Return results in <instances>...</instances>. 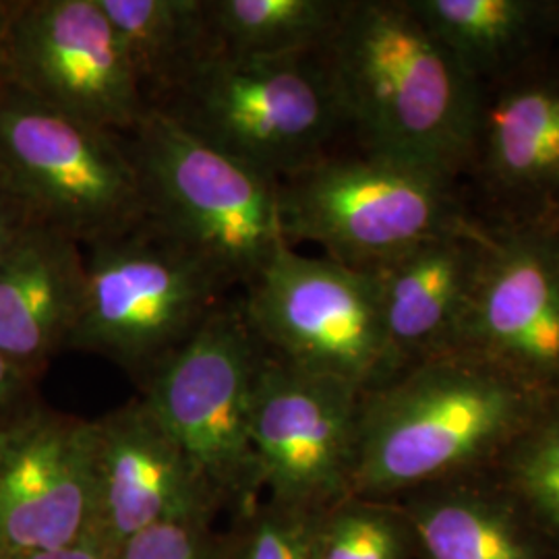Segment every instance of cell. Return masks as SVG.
<instances>
[{
	"instance_id": "obj_1",
	"label": "cell",
	"mask_w": 559,
	"mask_h": 559,
	"mask_svg": "<svg viewBox=\"0 0 559 559\" xmlns=\"http://www.w3.org/2000/svg\"><path fill=\"white\" fill-rule=\"evenodd\" d=\"M551 402L468 350L417 360L360 396L353 496L399 500L485 473Z\"/></svg>"
},
{
	"instance_id": "obj_2",
	"label": "cell",
	"mask_w": 559,
	"mask_h": 559,
	"mask_svg": "<svg viewBox=\"0 0 559 559\" xmlns=\"http://www.w3.org/2000/svg\"><path fill=\"white\" fill-rule=\"evenodd\" d=\"M353 147L462 182L480 90L408 7L348 0L321 46Z\"/></svg>"
},
{
	"instance_id": "obj_3",
	"label": "cell",
	"mask_w": 559,
	"mask_h": 559,
	"mask_svg": "<svg viewBox=\"0 0 559 559\" xmlns=\"http://www.w3.org/2000/svg\"><path fill=\"white\" fill-rule=\"evenodd\" d=\"M83 253L85 297L67 350L100 355L140 388L235 290L218 267L147 216Z\"/></svg>"
},
{
	"instance_id": "obj_4",
	"label": "cell",
	"mask_w": 559,
	"mask_h": 559,
	"mask_svg": "<svg viewBox=\"0 0 559 559\" xmlns=\"http://www.w3.org/2000/svg\"><path fill=\"white\" fill-rule=\"evenodd\" d=\"M154 110L276 185L348 140L320 50L216 55Z\"/></svg>"
},
{
	"instance_id": "obj_5",
	"label": "cell",
	"mask_w": 559,
	"mask_h": 559,
	"mask_svg": "<svg viewBox=\"0 0 559 559\" xmlns=\"http://www.w3.org/2000/svg\"><path fill=\"white\" fill-rule=\"evenodd\" d=\"M286 245L313 242L325 258L371 272L473 210L459 180L360 150L336 154L276 185Z\"/></svg>"
},
{
	"instance_id": "obj_6",
	"label": "cell",
	"mask_w": 559,
	"mask_h": 559,
	"mask_svg": "<svg viewBox=\"0 0 559 559\" xmlns=\"http://www.w3.org/2000/svg\"><path fill=\"white\" fill-rule=\"evenodd\" d=\"M145 216L195 249L235 288H247L278 251L276 182L150 110L124 138Z\"/></svg>"
},
{
	"instance_id": "obj_7",
	"label": "cell",
	"mask_w": 559,
	"mask_h": 559,
	"mask_svg": "<svg viewBox=\"0 0 559 559\" xmlns=\"http://www.w3.org/2000/svg\"><path fill=\"white\" fill-rule=\"evenodd\" d=\"M263 353L239 290L141 385V399L191 462L218 512L233 516L263 498L249 429Z\"/></svg>"
},
{
	"instance_id": "obj_8",
	"label": "cell",
	"mask_w": 559,
	"mask_h": 559,
	"mask_svg": "<svg viewBox=\"0 0 559 559\" xmlns=\"http://www.w3.org/2000/svg\"><path fill=\"white\" fill-rule=\"evenodd\" d=\"M0 185L34 221L81 247L145 218L140 173L124 138L13 83L0 90Z\"/></svg>"
},
{
	"instance_id": "obj_9",
	"label": "cell",
	"mask_w": 559,
	"mask_h": 559,
	"mask_svg": "<svg viewBox=\"0 0 559 559\" xmlns=\"http://www.w3.org/2000/svg\"><path fill=\"white\" fill-rule=\"evenodd\" d=\"M240 295L253 332L280 359L362 394L396 373L369 272L284 242Z\"/></svg>"
},
{
	"instance_id": "obj_10",
	"label": "cell",
	"mask_w": 559,
	"mask_h": 559,
	"mask_svg": "<svg viewBox=\"0 0 559 559\" xmlns=\"http://www.w3.org/2000/svg\"><path fill=\"white\" fill-rule=\"evenodd\" d=\"M362 392L263 353L251 396V445L263 498L320 514L353 496Z\"/></svg>"
},
{
	"instance_id": "obj_11",
	"label": "cell",
	"mask_w": 559,
	"mask_h": 559,
	"mask_svg": "<svg viewBox=\"0 0 559 559\" xmlns=\"http://www.w3.org/2000/svg\"><path fill=\"white\" fill-rule=\"evenodd\" d=\"M11 83L60 112L127 138L147 106L98 0H17Z\"/></svg>"
},
{
	"instance_id": "obj_12",
	"label": "cell",
	"mask_w": 559,
	"mask_h": 559,
	"mask_svg": "<svg viewBox=\"0 0 559 559\" xmlns=\"http://www.w3.org/2000/svg\"><path fill=\"white\" fill-rule=\"evenodd\" d=\"M464 180L483 221L559 228V46L480 90Z\"/></svg>"
},
{
	"instance_id": "obj_13",
	"label": "cell",
	"mask_w": 559,
	"mask_h": 559,
	"mask_svg": "<svg viewBox=\"0 0 559 559\" xmlns=\"http://www.w3.org/2000/svg\"><path fill=\"white\" fill-rule=\"evenodd\" d=\"M456 348L559 400L558 226L489 224L477 293Z\"/></svg>"
},
{
	"instance_id": "obj_14",
	"label": "cell",
	"mask_w": 559,
	"mask_h": 559,
	"mask_svg": "<svg viewBox=\"0 0 559 559\" xmlns=\"http://www.w3.org/2000/svg\"><path fill=\"white\" fill-rule=\"evenodd\" d=\"M90 420L38 402L0 431V559L94 540Z\"/></svg>"
},
{
	"instance_id": "obj_15",
	"label": "cell",
	"mask_w": 559,
	"mask_h": 559,
	"mask_svg": "<svg viewBox=\"0 0 559 559\" xmlns=\"http://www.w3.org/2000/svg\"><path fill=\"white\" fill-rule=\"evenodd\" d=\"M96 531L108 558L170 520L216 519L218 508L147 402L129 400L90 420Z\"/></svg>"
},
{
	"instance_id": "obj_16",
	"label": "cell",
	"mask_w": 559,
	"mask_h": 559,
	"mask_svg": "<svg viewBox=\"0 0 559 559\" xmlns=\"http://www.w3.org/2000/svg\"><path fill=\"white\" fill-rule=\"evenodd\" d=\"M487 245L489 224L471 212L369 272L378 288L396 373L456 348L477 293Z\"/></svg>"
},
{
	"instance_id": "obj_17",
	"label": "cell",
	"mask_w": 559,
	"mask_h": 559,
	"mask_svg": "<svg viewBox=\"0 0 559 559\" xmlns=\"http://www.w3.org/2000/svg\"><path fill=\"white\" fill-rule=\"evenodd\" d=\"M85 297V253L34 222L0 260V353L25 378L40 380L69 348Z\"/></svg>"
},
{
	"instance_id": "obj_18",
	"label": "cell",
	"mask_w": 559,
	"mask_h": 559,
	"mask_svg": "<svg viewBox=\"0 0 559 559\" xmlns=\"http://www.w3.org/2000/svg\"><path fill=\"white\" fill-rule=\"evenodd\" d=\"M419 559H559L537 524L489 471L399 498Z\"/></svg>"
},
{
	"instance_id": "obj_19",
	"label": "cell",
	"mask_w": 559,
	"mask_h": 559,
	"mask_svg": "<svg viewBox=\"0 0 559 559\" xmlns=\"http://www.w3.org/2000/svg\"><path fill=\"white\" fill-rule=\"evenodd\" d=\"M408 7L479 90L558 46L559 0H408Z\"/></svg>"
},
{
	"instance_id": "obj_20",
	"label": "cell",
	"mask_w": 559,
	"mask_h": 559,
	"mask_svg": "<svg viewBox=\"0 0 559 559\" xmlns=\"http://www.w3.org/2000/svg\"><path fill=\"white\" fill-rule=\"evenodd\" d=\"M135 73L147 112L218 55L207 0H98Z\"/></svg>"
},
{
	"instance_id": "obj_21",
	"label": "cell",
	"mask_w": 559,
	"mask_h": 559,
	"mask_svg": "<svg viewBox=\"0 0 559 559\" xmlns=\"http://www.w3.org/2000/svg\"><path fill=\"white\" fill-rule=\"evenodd\" d=\"M348 0H207L218 55L288 57L318 52Z\"/></svg>"
},
{
	"instance_id": "obj_22",
	"label": "cell",
	"mask_w": 559,
	"mask_h": 559,
	"mask_svg": "<svg viewBox=\"0 0 559 559\" xmlns=\"http://www.w3.org/2000/svg\"><path fill=\"white\" fill-rule=\"evenodd\" d=\"M313 559H419L399 501L348 496L313 516Z\"/></svg>"
},
{
	"instance_id": "obj_23",
	"label": "cell",
	"mask_w": 559,
	"mask_h": 559,
	"mask_svg": "<svg viewBox=\"0 0 559 559\" xmlns=\"http://www.w3.org/2000/svg\"><path fill=\"white\" fill-rule=\"evenodd\" d=\"M559 556V400L489 468Z\"/></svg>"
},
{
	"instance_id": "obj_24",
	"label": "cell",
	"mask_w": 559,
	"mask_h": 559,
	"mask_svg": "<svg viewBox=\"0 0 559 559\" xmlns=\"http://www.w3.org/2000/svg\"><path fill=\"white\" fill-rule=\"evenodd\" d=\"M224 559H313V516L261 498L222 533Z\"/></svg>"
},
{
	"instance_id": "obj_25",
	"label": "cell",
	"mask_w": 559,
	"mask_h": 559,
	"mask_svg": "<svg viewBox=\"0 0 559 559\" xmlns=\"http://www.w3.org/2000/svg\"><path fill=\"white\" fill-rule=\"evenodd\" d=\"M110 559H224L214 519L162 522L122 543Z\"/></svg>"
},
{
	"instance_id": "obj_26",
	"label": "cell",
	"mask_w": 559,
	"mask_h": 559,
	"mask_svg": "<svg viewBox=\"0 0 559 559\" xmlns=\"http://www.w3.org/2000/svg\"><path fill=\"white\" fill-rule=\"evenodd\" d=\"M40 400L36 399V381L25 378L17 367H13L0 353V431L20 419Z\"/></svg>"
},
{
	"instance_id": "obj_27",
	"label": "cell",
	"mask_w": 559,
	"mask_h": 559,
	"mask_svg": "<svg viewBox=\"0 0 559 559\" xmlns=\"http://www.w3.org/2000/svg\"><path fill=\"white\" fill-rule=\"evenodd\" d=\"M29 212L0 185V260L20 239L21 233L34 224Z\"/></svg>"
},
{
	"instance_id": "obj_28",
	"label": "cell",
	"mask_w": 559,
	"mask_h": 559,
	"mask_svg": "<svg viewBox=\"0 0 559 559\" xmlns=\"http://www.w3.org/2000/svg\"><path fill=\"white\" fill-rule=\"evenodd\" d=\"M17 0H0V90L11 83V67H9V40L11 25L15 17Z\"/></svg>"
},
{
	"instance_id": "obj_29",
	"label": "cell",
	"mask_w": 559,
	"mask_h": 559,
	"mask_svg": "<svg viewBox=\"0 0 559 559\" xmlns=\"http://www.w3.org/2000/svg\"><path fill=\"white\" fill-rule=\"evenodd\" d=\"M7 559H110L106 556V551L102 549L98 543L90 540L83 545L75 547H67V549H57V551H41V554H27V556H17V558Z\"/></svg>"
},
{
	"instance_id": "obj_30",
	"label": "cell",
	"mask_w": 559,
	"mask_h": 559,
	"mask_svg": "<svg viewBox=\"0 0 559 559\" xmlns=\"http://www.w3.org/2000/svg\"><path fill=\"white\" fill-rule=\"evenodd\" d=\"M558 46H559V36H558Z\"/></svg>"
}]
</instances>
